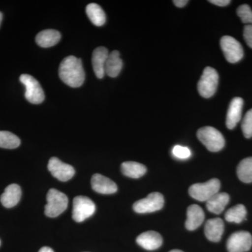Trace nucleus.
I'll use <instances>...</instances> for the list:
<instances>
[{
	"label": "nucleus",
	"mask_w": 252,
	"mask_h": 252,
	"mask_svg": "<svg viewBox=\"0 0 252 252\" xmlns=\"http://www.w3.org/2000/svg\"><path fill=\"white\" fill-rule=\"evenodd\" d=\"M59 73L61 80L70 87H80L85 80L82 61L75 56H69L63 59Z\"/></svg>",
	"instance_id": "obj_1"
},
{
	"label": "nucleus",
	"mask_w": 252,
	"mask_h": 252,
	"mask_svg": "<svg viewBox=\"0 0 252 252\" xmlns=\"http://www.w3.org/2000/svg\"><path fill=\"white\" fill-rule=\"evenodd\" d=\"M197 136L210 152H220L224 147L225 139L223 135L211 126H205L199 129Z\"/></svg>",
	"instance_id": "obj_2"
},
{
	"label": "nucleus",
	"mask_w": 252,
	"mask_h": 252,
	"mask_svg": "<svg viewBox=\"0 0 252 252\" xmlns=\"http://www.w3.org/2000/svg\"><path fill=\"white\" fill-rule=\"evenodd\" d=\"M46 200L47 204L45 206V215L47 217L51 218L59 217L67 209V195L56 189H50L46 195Z\"/></svg>",
	"instance_id": "obj_3"
},
{
	"label": "nucleus",
	"mask_w": 252,
	"mask_h": 252,
	"mask_svg": "<svg viewBox=\"0 0 252 252\" xmlns=\"http://www.w3.org/2000/svg\"><path fill=\"white\" fill-rule=\"evenodd\" d=\"M219 84V74L216 69L207 67L198 83L199 94L204 98H210L216 93Z\"/></svg>",
	"instance_id": "obj_4"
},
{
	"label": "nucleus",
	"mask_w": 252,
	"mask_h": 252,
	"mask_svg": "<svg viewBox=\"0 0 252 252\" xmlns=\"http://www.w3.org/2000/svg\"><path fill=\"white\" fill-rule=\"evenodd\" d=\"M220 187L218 179H212L205 183L195 184L189 188V195L198 201H207L219 193Z\"/></svg>",
	"instance_id": "obj_5"
},
{
	"label": "nucleus",
	"mask_w": 252,
	"mask_h": 252,
	"mask_svg": "<svg viewBox=\"0 0 252 252\" xmlns=\"http://www.w3.org/2000/svg\"><path fill=\"white\" fill-rule=\"evenodd\" d=\"M20 81L26 87L25 97L28 102L32 104H41L45 98L44 92L35 78L29 74H22L20 77Z\"/></svg>",
	"instance_id": "obj_6"
},
{
	"label": "nucleus",
	"mask_w": 252,
	"mask_h": 252,
	"mask_svg": "<svg viewBox=\"0 0 252 252\" xmlns=\"http://www.w3.org/2000/svg\"><path fill=\"white\" fill-rule=\"evenodd\" d=\"M95 212V205L86 196L75 197L73 201L72 218L76 222H82Z\"/></svg>",
	"instance_id": "obj_7"
},
{
	"label": "nucleus",
	"mask_w": 252,
	"mask_h": 252,
	"mask_svg": "<svg viewBox=\"0 0 252 252\" xmlns=\"http://www.w3.org/2000/svg\"><path fill=\"white\" fill-rule=\"evenodd\" d=\"M220 48L225 59L230 63H236L243 59V46L238 40L230 36H223L220 41Z\"/></svg>",
	"instance_id": "obj_8"
},
{
	"label": "nucleus",
	"mask_w": 252,
	"mask_h": 252,
	"mask_svg": "<svg viewBox=\"0 0 252 252\" xmlns=\"http://www.w3.org/2000/svg\"><path fill=\"white\" fill-rule=\"evenodd\" d=\"M163 205V195L155 192L149 194L147 198L141 199L134 203L133 210L139 214L151 213L161 210Z\"/></svg>",
	"instance_id": "obj_9"
},
{
	"label": "nucleus",
	"mask_w": 252,
	"mask_h": 252,
	"mask_svg": "<svg viewBox=\"0 0 252 252\" xmlns=\"http://www.w3.org/2000/svg\"><path fill=\"white\" fill-rule=\"evenodd\" d=\"M252 246V236L247 231L235 232L227 241V250L229 252H248Z\"/></svg>",
	"instance_id": "obj_10"
},
{
	"label": "nucleus",
	"mask_w": 252,
	"mask_h": 252,
	"mask_svg": "<svg viewBox=\"0 0 252 252\" xmlns=\"http://www.w3.org/2000/svg\"><path fill=\"white\" fill-rule=\"evenodd\" d=\"M48 169L55 178L61 182H67L75 174V170L72 165L64 163L56 157L50 159Z\"/></svg>",
	"instance_id": "obj_11"
},
{
	"label": "nucleus",
	"mask_w": 252,
	"mask_h": 252,
	"mask_svg": "<svg viewBox=\"0 0 252 252\" xmlns=\"http://www.w3.org/2000/svg\"><path fill=\"white\" fill-rule=\"evenodd\" d=\"M91 186L94 191L101 194H112L118 190L117 185L112 180L100 174L93 176Z\"/></svg>",
	"instance_id": "obj_12"
},
{
	"label": "nucleus",
	"mask_w": 252,
	"mask_h": 252,
	"mask_svg": "<svg viewBox=\"0 0 252 252\" xmlns=\"http://www.w3.org/2000/svg\"><path fill=\"white\" fill-rule=\"evenodd\" d=\"M243 99L241 97H234L230 102L226 116L227 127L230 130L234 128L240 122L243 112Z\"/></svg>",
	"instance_id": "obj_13"
},
{
	"label": "nucleus",
	"mask_w": 252,
	"mask_h": 252,
	"mask_svg": "<svg viewBox=\"0 0 252 252\" xmlns=\"http://www.w3.org/2000/svg\"><path fill=\"white\" fill-rule=\"evenodd\" d=\"M109 56L108 50L99 46L94 50L92 56V64L94 74L98 79H102L105 74L104 67Z\"/></svg>",
	"instance_id": "obj_14"
},
{
	"label": "nucleus",
	"mask_w": 252,
	"mask_h": 252,
	"mask_svg": "<svg viewBox=\"0 0 252 252\" xmlns=\"http://www.w3.org/2000/svg\"><path fill=\"white\" fill-rule=\"evenodd\" d=\"M136 241L144 250L153 251L161 246L162 238L157 232L147 231L139 235Z\"/></svg>",
	"instance_id": "obj_15"
},
{
	"label": "nucleus",
	"mask_w": 252,
	"mask_h": 252,
	"mask_svg": "<svg viewBox=\"0 0 252 252\" xmlns=\"http://www.w3.org/2000/svg\"><path fill=\"white\" fill-rule=\"evenodd\" d=\"M224 231V223L220 218L207 220L205 225V234L210 241L217 243L220 241Z\"/></svg>",
	"instance_id": "obj_16"
},
{
	"label": "nucleus",
	"mask_w": 252,
	"mask_h": 252,
	"mask_svg": "<svg viewBox=\"0 0 252 252\" xmlns=\"http://www.w3.org/2000/svg\"><path fill=\"white\" fill-rule=\"evenodd\" d=\"M205 220V213L203 209L198 205H191L187 210V220L186 228L189 230L197 229Z\"/></svg>",
	"instance_id": "obj_17"
},
{
	"label": "nucleus",
	"mask_w": 252,
	"mask_h": 252,
	"mask_svg": "<svg viewBox=\"0 0 252 252\" xmlns=\"http://www.w3.org/2000/svg\"><path fill=\"white\" fill-rule=\"evenodd\" d=\"M21 198V187L18 185L13 184V185L8 186L5 189L4 193L0 198V201L3 206L6 208H11V207L16 206L19 203Z\"/></svg>",
	"instance_id": "obj_18"
},
{
	"label": "nucleus",
	"mask_w": 252,
	"mask_h": 252,
	"mask_svg": "<svg viewBox=\"0 0 252 252\" xmlns=\"http://www.w3.org/2000/svg\"><path fill=\"white\" fill-rule=\"evenodd\" d=\"M61 39V34L56 30H45L36 36V44L43 48H49L56 45Z\"/></svg>",
	"instance_id": "obj_19"
},
{
	"label": "nucleus",
	"mask_w": 252,
	"mask_h": 252,
	"mask_svg": "<svg viewBox=\"0 0 252 252\" xmlns=\"http://www.w3.org/2000/svg\"><path fill=\"white\" fill-rule=\"evenodd\" d=\"M230 197L226 193H217L207 201L206 207L210 212L220 215L229 203Z\"/></svg>",
	"instance_id": "obj_20"
},
{
	"label": "nucleus",
	"mask_w": 252,
	"mask_h": 252,
	"mask_svg": "<svg viewBox=\"0 0 252 252\" xmlns=\"http://www.w3.org/2000/svg\"><path fill=\"white\" fill-rule=\"evenodd\" d=\"M123 67V61L120 58V53L118 51L109 54L106 62L104 71L109 77L115 78L119 76Z\"/></svg>",
	"instance_id": "obj_21"
},
{
	"label": "nucleus",
	"mask_w": 252,
	"mask_h": 252,
	"mask_svg": "<svg viewBox=\"0 0 252 252\" xmlns=\"http://www.w3.org/2000/svg\"><path fill=\"white\" fill-rule=\"evenodd\" d=\"M86 12L93 24L96 26H103L106 22V15L101 6L95 3H91L86 6Z\"/></svg>",
	"instance_id": "obj_22"
},
{
	"label": "nucleus",
	"mask_w": 252,
	"mask_h": 252,
	"mask_svg": "<svg viewBox=\"0 0 252 252\" xmlns=\"http://www.w3.org/2000/svg\"><path fill=\"white\" fill-rule=\"evenodd\" d=\"M122 171L126 177L138 179L146 173L147 168L140 162L127 161L123 162Z\"/></svg>",
	"instance_id": "obj_23"
},
{
	"label": "nucleus",
	"mask_w": 252,
	"mask_h": 252,
	"mask_svg": "<svg viewBox=\"0 0 252 252\" xmlns=\"http://www.w3.org/2000/svg\"><path fill=\"white\" fill-rule=\"evenodd\" d=\"M237 175L240 181L245 183L252 182V157L243 159L237 167Z\"/></svg>",
	"instance_id": "obj_24"
},
{
	"label": "nucleus",
	"mask_w": 252,
	"mask_h": 252,
	"mask_svg": "<svg viewBox=\"0 0 252 252\" xmlns=\"http://www.w3.org/2000/svg\"><path fill=\"white\" fill-rule=\"evenodd\" d=\"M247 210L241 204L231 207L225 212V219L227 221L240 223L246 220Z\"/></svg>",
	"instance_id": "obj_25"
},
{
	"label": "nucleus",
	"mask_w": 252,
	"mask_h": 252,
	"mask_svg": "<svg viewBox=\"0 0 252 252\" xmlns=\"http://www.w3.org/2000/svg\"><path fill=\"white\" fill-rule=\"evenodd\" d=\"M21 140L17 136L8 131H0V148L13 149L17 148Z\"/></svg>",
	"instance_id": "obj_26"
},
{
	"label": "nucleus",
	"mask_w": 252,
	"mask_h": 252,
	"mask_svg": "<svg viewBox=\"0 0 252 252\" xmlns=\"http://www.w3.org/2000/svg\"><path fill=\"white\" fill-rule=\"evenodd\" d=\"M237 14L241 19L242 22L252 25V11L248 4H243L237 9Z\"/></svg>",
	"instance_id": "obj_27"
},
{
	"label": "nucleus",
	"mask_w": 252,
	"mask_h": 252,
	"mask_svg": "<svg viewBox=\"0 0 252 252\" xmlns=\"http://www.w3.org/2000/svg\"><path fill=\"white\" fill-rule=\"evenodd\" d=\"M242 130L246 138L252 137V109L247 112L242 122Z\"/></svg>",
	"instance_id": "obj_28"
},
{
	"label": "nucleus",
	"mask_w": 252,
	"mask_h": 252,
	"mask_svg": "<svg viewBox=\"0 0 252 252\" xmlns=\"http://www.w3.org/2000/svg\"><path fill=\"white\" fill-rule=\"evenodd\" d=\"M172 154L176 158L180 159H187L191 156V152L188 147L177 145L172 149Z\"/></svg>",
	"instance_id": "obj_29"
},
{
	"label": "nucleus",
	"mask_w": 252,
	"mask_h": 252,
	"mask_svg": "<svg viewBox=\"0 0 252 252\" xmlns=\"http://www.w3.org/2000/svg\"><path fill=\"white\" fill-rule=\"evenodd\" d=\"M243 34L247 44L252 49V25H247L245 26Z\"/></svg>",
	"instance_id": "obj_30"
},
{
	"label": "nucleus",
	"mask_w": 252,
	"mask_h": 252,
	"mask_svg": "<svg viewBox=\"0 0 252 252\" xmlns=\"http://www.w3.org/2000/svg\"><path fill=\"white\" fill-rule=\"evenodd\" d=\"M209 2L219 6H225L230 3L229 0H210Z\"/></svg>",
	"instance_id": "obj_31"
},
{
	"label": "nucleus",
	"mask_w": 252,
	"mask_h": 252,
	"mask_svg": "<svg viewBox=\"0 0 252 252\" xmlns=\"http://www.w3.org/2000/svg\"><path fill=\"white\" fill-rule=\"evenodd\" d=\"M188 2V0H175V1H173V3L175 4V6L179 8L184 7Z\"/></svg>",
	"instance_id": "obj_32"
},
{
	"label": "nucleus",
	"mask_w": 252,
	"mask_h": 252,
	"mask_svg": "<svg viewBox=\"0 0 252 252\" xmlns=\"http://www.w3.org/2000/svg\"><path fill=\"white\" fill-rule=\"evenodd\" d=\"M38 252H54L52 249L48 248V247H44V248H41Z\"/></svg>",
	"instance_id": "obj_33"
},
{
	"label": "nucleus",
	"mask_w": 252,
	"mask_h": 252,
	"mask_svg": "<svg viewBox=\"0 0 252 252\" xmlns=\"http://www.w3.org/2000/svg\"><path fill=\"white\" fill-rule=\"evenodd\" d=\"M3 15L2 13L0 12V25H1V21H2Z\"/></svg>",
	"instance_id": "obj_34"
},
{
	"label": "nucleus",
	"mask_w": 252,
	"mask_h": 252,
	"mask_svg": "<svg viewBox=\"0 0 252 252\" xmlns=\"http://www.w3.org/2000/svg\"><path fill=\"white\" fill-rule=\"evenodd\" d=\"M169 252H184L181 251V250H171V251Z\"/></svg>",
	"instance_id": "obj_35"
},
{
	"label": "nucleus",
	"mask_w": 252,
	"mask_h": 252,
	"mask_svg": "<svg viewBox=\"0 0 252 252\" xmlns=\"http://www.w3.org/2000/svg\"><path fill=\"white\" fill-rule=\"evenodd\" d=\"M0 245H1V241H0Z\"/></svg>",
	"instance_id": "obj_36"
}]
</instances>
